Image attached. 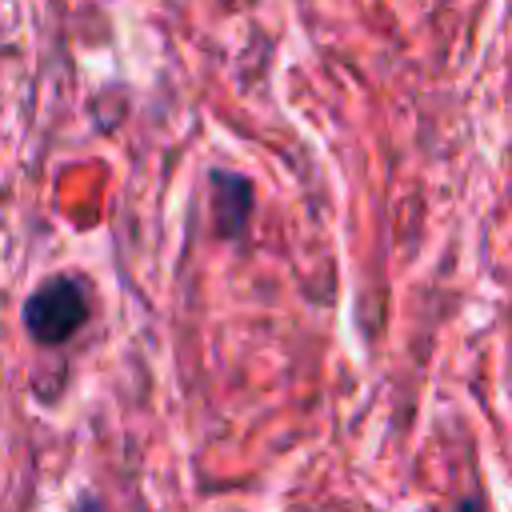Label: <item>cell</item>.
<instances>
[{
  "instance_id": "1",
  "label": "cell",
  "mask_w": 512,
  "mask_h": 512,
  "mask_svg": "<svg viewBox=\"0 0 512 512\" xmlns=\"http://www.w3.org/2000/svg\"><path fill=\"white\" fill-rule=\"evenodd\" d=\"M88 324V292L76 276H52L24 300V328L40 344H64Z\"/></svg>"
},
{
  "instance_id": "2",
  "label": "cell",
  "mask_w": 512,
  "mask_h": 512,
  "mask_svg": "<svg viewBox=\"0 0 512 512\" xmlns=\"http://www.w3.org/2000/svg\"><path fill=\"white\" fill-rule=\"evenodd\" d=\"M208 196H212V224H216V236L224 240H240L248 232V220H252V180L240 176V172H212L208 176Z\"/></svg>"
},
{
  "instance_id": "3",
  "label": "cell",
  "mask_w": 512,
  "mask_h": 512,
  "mask_svg": "<svg viewBox=\"0 0 512 512\" xmlns=\"http://www.w3.org/2000/svg\"><path fill=\"white\" fill-rule=\"evenodd\" d=\"M72 512H108V508H104L96 496H80V504H76Z\"/></svg>"
},
{
  "instance_id": "4",
  "label": "cell",
  "mask_w": 512,
  "mask_h": 512,
  "mask_svg": "<svg viewBox=\"0 0 512 512\" xmlns=\"http://www.w3.org/2000/svg\"><path fill=\"white\" fill-rule=\"evenodd\" d=\"M456 512H484V508H480V500H472V496H464V500L456 504Z\"/></svg>"
}]
</instances>
